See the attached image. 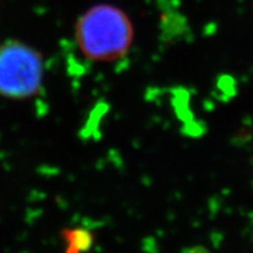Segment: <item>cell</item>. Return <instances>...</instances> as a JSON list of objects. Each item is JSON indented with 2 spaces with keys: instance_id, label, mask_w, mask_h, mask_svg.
<instances>
[{
  "instance_id": "1",
  "label": "cell",
  "mask_w": 253,
  "mask_h": 253,
  "mask_svg": "<svg viewBox=\"0 0 253 253\" xmlns=\"http://www.w3.org/2000/svg\"><path fill=\"white\" fill-rule=\"evenodd\" d=\"M75 39L87 59L112 62L128 53L134 39V28L123 9L110 4H99L79 18Z\"/></svg>"
},
{
  "instance_id": "2",
  "label": "cell",
  "mask_w": 253,
  "mask_h": 253,
  "mask_svg": "<svg viewBox=\"0 0 253 253\" xmlns=\"http://www.w3.org/2000/svg\"><path fill=\"white\" fill-rule=\"evenodd\" d=\"M42 56L36 48L18 40L0 43V96L24 100L42 86Z\"/></svg>"
},
{
  "instance_id": "3",
  "label": "cell",
  "mask_w": 253,
  "mask_h": 253,
  "mask_svg": "<svg viewBox=\"0 0 253 253\" xmlns=\"http://www.w3.org/2000/svg\"><path fill=\"white\" fill-rule=\"evenodd\" d=\"M184 253H209V251L207 249H204L203 246H194V248L186 250Z\"/></svg>"
}]
</instances>
